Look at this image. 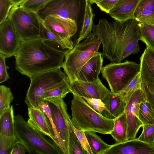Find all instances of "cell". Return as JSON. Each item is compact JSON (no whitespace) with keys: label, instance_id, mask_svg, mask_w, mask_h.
Returning <instances> with one entry per match:
<instances>
[{"label":"cell","instance_id":"obj_1","mask_svg":"<svg viewBox=\"0 0 154 154\" xmlns=\"http://www.w3.org/2000/svg\"><path fill=\"white\" fill-rule=\"evenodd\" d=\"M92 30L102 44V56L111 62L120 63L140 51V22L134 18L111 22L101 19L93 24Z\"/></svg>","mask_w":154,"mask_h":154},{"label":"cell","instance_id":"obj_2","mask_svg":"<svg viewBox=\"0 0 154 154\" xmlns=\"http://www.w3.org/2000/svg\"><path fill=\"white\" fill-rule=\"evenodd\" d=\"M39 37L22 41L14 56L15 68L30 79L43 72L62 68L67 50H60Z\"/></svg>","mask_w":154,"mask_h":154},{"label":"cell","instance_id":"obj_3","mask_svg":"<svg viewBox=\"0 0 154 154\" xmlns=\"http://www.w3.org/2000/svg\"><path fill=\"white\" fill-rule=\"evenodd\" d=\"M71 121L79 130L106 134H110L114 119L107 118L92 109L81 97L73 94Z\"/></svg>","mask_w":154,"mask_h":154},{"label":"cell","instance_id":"obj_4","mask_svg":"<svg viewBox=\"0 0 154 154\" xmlns=\"http://www.w3.org/2000/svg\"><path fill=\"white\" fill-rule=\"evenodd\" d=\"M15 136L31 154H62L63 152L51 139L32 127L20 114L14 117Z\"/></svg>","mask_w":154,"mask_h":154},{"label":"cell","instance_id":"obj_5","mask_svg":"<svg viewBox=\"0 0 154 154\" xmlns=\"http://www.w3.org/2000/svg\"><path fill=\"white\" fill-rule=\"evenodd\" d=\"M101 44L99 38L91 32L85 40L67 50L62 68L68 77L69 84L77 80L78 72L84 64L99 52Z\"/></svg>","mask_w":154,"mask_h":154},{"label":"cell","instance_id":"obj_6","mask_svg":"<svg viewBox=\"0 0 154 154\" xmlns=\"http://www.w3.org/2000/svg\"><path fill=\"white\" fill-rule=\"evenodd\" d=\"M67 77L64 72L58 68L41 73L30 78L25 100L28 107L40 109L45 100V94L60 85Z\"/></svg>","mask_w":154,"mask_h":154},{"label":"cell","instance_id":"obj_7","mask_svg":"<svg viewBox=\"0 0 154 154\" xmlns=\"http://www.w3.org/2000/svg\"><path fill=\"white\" fill-rule=\"evenodd\" d=\"M140 64L126 60L112 63L103 67L102 77L107 82L111 92L118 94L125 89L140 72Z\"/></svg>","mask_w":154,"mask_h":154},{"label":"cell","instance_id":"obj_8","mask_svg":"<svg viewBox=\"0 0 154 154\" xmlns=\"http://www.w3.org/2000/svg\"><path fill=\"white\" fill-rule=\"evenodd\" d=\"M8 18L22 41L39 37L40 18L36 12L13 6Z\"/></svg>","mask_w":154,"mask_h":154},{"label":"cell","instance_id":"obj_9","mask_svg":"<svg viewBox=\"0 0 154 154\" xmlns=\"http://www.w3.org/2000/svg\"><path fill=\"white\" fill-rule=\"evenodd\" d=\"M85 4V0H51L37 13L42 20L55 15L76 21Z\"/></svg>","mask_w":154,"mask_h":154},{"label":"cell","instance_id":"obj_10","mask_svg":"<svg viewBox=\"0 0 154 154\" xmlns=\"http://www.w3.org/2000/svg\"><path fill=\"white\" fill-rule=\"evenodd\" d=\"M47 100L50 107L52 117L60 137L64 142L69 152V140L70 127L69 123L70 116L67 105L63 98H48Z\"/></svg>","mask_w":154,"mask_h":154},{"label":"cell","instance_id":"obj_11","mask_svg":"<svg viewBox=\"0 0 154 154\" xmlns=\"http://www.w3.org/2000/svg\"><path fill=\"white\" fill-rule=\"evenodd\" d=\"M148 99L146 87L137 90L127 104L125 112L128 128V139L136 138L140 128L143 124L139 119L140 103Z\"/></svg>","mask_w":154,"mask_h":154},{"label":"cell","instance_id":"obj_12","mask_svg":"<svg viewBox=\"0 0 154 154\" xmlns=\"http://www.w3.org/2000/svg\"><path fill=\"white\" fill-rule=\"evenodd\" d=\"M42 21L50 31L73 46L74 43L71 38L77 31V25L75 20L57 15H51Z\"/></svg>","mask_w":154,"mask_h":154},{"label":"cell","instance_id":"obj_13","mask_svg":"<svg viewBox=\"0 0 154 154\" xmlns=\"http://www.w3.org/2000/svg\"><path fill=\"white\" fill-rule=\"evenodd\" d=\"M21 41L8 18L0 23V54L6 58L14 56Z\"/></svg>","mask_w":154,"mask_h":154},{"label":"cell","instance_id":"obj_14","mask_svg":"<svg viewBox=\"0 0 154 154\" xmlns=\"http://www.w3.org/2000/svg\"><path fill=\"white\" fill-rule=\"evenodd\" d=\"M101 154H154V143H149L137 138L116 143Z\"/></svg>","mask_w":154,"mask_h":154},{"label":"cell","instance_id":"obj_15","mask_svg":"<svg viewBox=\"0 0 154 154\" xmlns=\"http://www.w3.org/2000/svg\"><path fill=\"white\" fill-rule=\"evenodd\" d=\"M69 90L72 94L81 97L98 98L101 100L111 92L99 78L91 82L76 80L69 84Z\"/></svg>","mask_w":154,"mask_h":154},{"label":"cell","instance_id":"obj_16","mask_svg":"<svg viewBox=\"0 0 154 154\" xmlns=\"http://www.w3.org/2000/svg\"><path fill=\"white\" fill-rule=\"evenodd\" d=\"M140 78L147 90L154 95V51L147 47L140 57Z\"/></svg>","mask_w":154,"mask_h":154},{"label":"cell","instance_id":"obj_17","mask_svg":"<svg viewBox=\"0 0 154 154\" xmlns=\"http://www.w3.org/2000/svg\"><path fill=\"white\" fill-rule=\"evenodd\" d=\"M103 57L100 52L91 58L79 71L77 80L93 82L97 80L103 67Z\"/></svg>","mask_w":154,"mask_h":154},{"label":"cell","instance_id":"obj_18","mask_svg":"<svg viewBox=\"0 0 154 154\" xmlns=\"http://www.w3.org/2000/svg\"><path fill=\"white\" fill-rule=\"evenodd\" d=\"M141 0H120L108 13L116 20L125 21L134 18L137 8Z\"/></svg>","mask_w":154,"mask_h":154},{"label":"cell","instance_id":"obj_19","mask_svg":"<svg viewBox=\"0 0 154 154\" xmlns=\"http://www.w3.org/2000/svg\"><path fill=\"white\" fill-rule=\"evenodd\" d=\"M28 114L27 122L29 125L54 141V137L45 112L40 109L28 107Z\"/></svg>","mask_w":154,"mask_h":154},{"label":"cell","instance_id":"obj_20","mask_svg":"<svg viewBox=\"0 0 154 154\" xmlns=\"http://www.w3.org/2000/svg\"><path fill=\"white\" fill-rule=\"evenodd\" d=\"M102 101L106 108L102 115L107 118L115 119L125 112L127 104L118 94L110 92Z\"/></svg>","mask_w":154,"mask_h":154},{"label":"cell","instance_id":"obj_21","mask_svg":"<svg viewBox=\"0 0 154 154\" xmlns=\"http://www.w3.org/2000/svg\"><path fill=\"white\" fill-rule=\"evenodd\" d=\"M110 134L116 143L122 142L128 140V125L125 112L114 119L113 129Z\"/></svg>","mask_w":154,"mask_h":154},{"label":"cell","instance_id":"obj_22","mask_svg":"<svg viewBox=\"0 0 154 154\" xmlns=\"http://www.w3.org/2000/svg\"><path fill=\"white\" fill-rule=\"evenodd\" d=\"M14 117L12 105L0 115V134L7 136H15Z\"/></svg>","mask_w":154,"mask_h":154},{"label":"cell","instance_id":"obj_23","mask_svg":"<svg viewBox=\"0 0 154 154\" xmlns=\"http://www.w3.org/2000/svg\"><path fill=\"white\" fill-rule=\"evenodd\" d=\"M85 0L83 23L79 38L75 44L79 43L80 42L86 38L92 30L94 14L91 3L87 0Z\"/></svg>","mask_w":154,"mask_h":154},{"label":"cell","instance_id":"obj_24","mask_svg":"<svg viewBox=\"0 0 154 154\" xmlns=\"http://www.w3.org/2000/svg\"><path fill=\"white\" fill-rule=\"evenodd\" d=\"M40 109L45 113L50 126L54 141L62 151L64 154H69L64 142L60 138L57 128L53 119L51 109L48 101L45 100L41 104Z\"/></svg>","mask_w":154,"mask_h":154},{"label":"cell","instance_id":"obj_25","mask_svg":"<svg viewBox=\"0 0 154 154\" xmlns=\"http://www.w3.org/2000/svg\"><path fill=\"white\" fill-rule=\"evenodd\" d=\"M39 37L46 41L52 42L59 45L63 49L71 50L74 47L59 36L48 29L40 18Z\"/></svg>","mask_w":154,"mask_h":154},{"label":"cell","instance_id":"obj_26","mask_svg":"<svg viewBox=\"0 0 154 154\" xmlns=\"http://www.w3.org/2000/svg\"><path fill=\"white\" fill-rule=\"evenodd\" d=\"M95 132L85 131V133L93 154H101L111 145L106 143Z\"/></svg>","mask_w":154,"mask_h":154},{"label":"cell","instance_id":"obj_27","mask_svg":"<svg viewBox=\"0 0 154 154\" xmlns=\"http://www.w3.org/2000/svg\"><path fill=\"white\" fill-rule=\"evenodd\" d=\"M139 119L143 125L154 123V107L148 99L140 103Z\"/></svg>","mask_w":154,"mask_h":154},{"label":"cell","instance_id":"obj_28","mask_svg":"<svg viewBox=\"0 0 154 154\" xmlns=\"http://www.w3.org/2000/svg\"><path fill=\"white\" fill-rule=\"evenodd\" d=\"M143 86L139 72L128 86L118 94L127 104L135 92Z\"/></svg>","mask_w":154,"mask_h":154},{"label":"cell","instance_id":"obj_29","mask_svg":"<svg viewBox=\"0 0 154 154\" xmlns=\"http://www.w3.org/2000/svg\"><path fill=\"white\" fill-rule=\"evenodd\" d=\"M141 40L154 51V25L140 22Z\"/></svg>","mask_w":154,"mask_h":154},{"label":"cell","instance_id":"obj_30","mask_svg":"<svg viewBox=\"0 0 154 154\" xmlns=\"http://www.w3.org/2000/svg\"><path fill=\"white\" fill-rule=\"evenodd\" d=\"M69 85V80L67 76L60 85L47 91L44 94V99L53 97L64 98L70 92Z\"/></svg>","mask_w":154,"mask_h":154},{"label":"cell","instance_id":"obj_31","mask_svg":"<svg viewBox=\"0 0 154 154\" xmlns=\"http://www.w3.org/2000/svg\"><path fill=\"white\" fill-rule=\"evenodd\" d=\"M14 98L10 88L4 85L0 86V115L10 108Z\"/></svg>","mask_w":154,"mask_h":154},{"label":"cell","instance_id":"obj_32","mask_svg":"<svg viewBox=\"0 0 154 154\" xmlns=\"http://www.w3.org/2000/svg\"><path fill=\"white\" fill-rule=\"evenodd\" d=\"M19 142L15 136H7L0 134V154H11Z\"/></svg>","mask_w":154,"mask_h":154},{"label":"cell","instance_id":"obj_33","mask_svg":"<svg viewBox=\"0 0 154 154\" xmlns=\"http://www.w3.org/2000/svg\"><path fill=\"white\" fill-rule=\"evenodd\" d=\"M68 148L69 154H87L71 128L69 134Z\"/></svg>","mask_w":154,"mask_h":154},{"label":"cell","instance_id":"obj_34","mask_svg":"<svg viewBox=\"0 0 154 154\" xmlns=\"http://www.w3.org/2000/svg\"><path fill=\"white\" fill-rule=\"evenodd\" d=\"M51 0H26L20 6L23 9L37 12Z\"/></svg>","mask_w":154,"mask_h":154},{"label":"cell","instance_id":"obj_35","mask_svg":"<svg viewBox=\"0 0 154 154\" xmlns=\"http://www.w3.org/2000/svg\"><path fill=\"white\" fill-rule=\"evenodd\" d=\"M69 123L71 129L75 133L80 141L83 149L87 154H93L86 137L85 131L79 130L74 127L70 118L69 119Z\"/></svg>","mask_w":154,"mask_h":154},{"label":"cell","instance_id":"obj_36","mask_svg":"<svg viewBox=\"0 0 154 154\" xmlns=\"http://www.w3.org/2000/svg\"><path fill=\"white\" fill-rule=\"evenodd\" d=\"M142 131L137 138L139 140L149 143H154V123L143 125Z\"/></svg>","mask_w":154,"mask_h":154},{"label":"cell","instance_id":"obj_37","mask_svg":"<svg viewBox=\"0 0 154 154\" xmlns=\"http://www.w3.org/2000/svg\"><path fill=\"white\" fill-rule=\"evenodd\" d=\"M134 18L139 22L154 25V12L144 10L135 11Z\"/></svg>","mask_w":154,"mask_h":154},{"label":"cell","instance_id":"obj_38","mask_svg":"<svg viewBox=\"0 0 154 154\" xmlns=\"http://www.w3.org/2000/svg\"><path fill=\"white\" fill-rule=\"evenodd\" d=\"M82 97L90 106L100 114L102 115L103 113L106 111V108L105 104L101 99L85 97Z\"/></svg>","mask_w":154,"mask_h":154},{"label":"cell","instance_id":"obj_39","mask_svg":"<svg viewBox=\"0 0 154 154\" xmlns=\"http://www.w3.org/2000/svg\"><path fill=\"white\" fill-rule=\"evenodd\" d=\"M13 4L11 0H0V23L8 18Z\"/></svg>","mask_w":154,"mask_h":154},{"label":"cell","instance_id":"obj_40","mask_svg":"<svg viewBox=\"0 0 154 154\" xmlns=\"http://www.w3.org/2000/svg\"><path fill=\"white\" fill-rule=\"evenodd\" d=\"M5 57L0 54V83L6 81L10 79L7 72V69L9 67L5 63Z\"/></svg>","mask_w":154,"mask_h":154},{"label":"cell","instance_id":"obj_41","mask_svg":"<svg viewBox=\"0 0 154 154\" xmlns=\"http://www.w3.org/2000/svg\"><path fill=\"white\" fill-rule=\"evenodd\" d=\"M120 0H102L96 4L100 9L108 14L109 11Z\"/></svg>","mask_w":154,"mask_h":154},{"label":"cell","instance_id":"obj_42","mask_svg":"<svg viewBox=\"0 0 154 154\" xmlns=\"http://www.w3.org/2000/svg\"><path fill=\"white\" fill-rule=\"evenodd\" d=\"M142 10L154 12V0H141L135 11Z\"/></svg>","mask_w":154,"mask_h":154},{"label":"cell","instance_id":"obj_43","mask_svg":"<svg viewBox=\"0 0 154 154\" xmlns=\"http://www.w3.org/2000/svg\"><path fill=\"white\" fill-rule=\"evenodd\" d=\"M26 152L25 147L19 142L16 144L11 154H25Z\"/></svg>","mask_w":154,"mask_h":154},{"label":"cell","instance_id":"obj_44","mask_svg":"<svg viewBox=\"0 0 154 154\" xmlns=\"http://www.w3.org/2000/svg\"><path fill=\"white\" fill-rule=\"evenodd\" d=\"M146 90L147 92L148 99L152 103L154 107V95L150 93L146 88Z\"/></svg>","mask_w":154,"mask_h":154},{"label":"cell","instance_id":"obj_45","mask_svg":"<svg viewBox=\"0 0 154 154\" xmlns=\"http://www.w3.org/2000/svg\"><path fill=\"white\" fill-rule=\"evenodd\" d=\"M12 2L13 6H17L20 5L26 0H11Z\"/></svg>","mask_w":154,"mask_h":154},{"label":"cell","instance_id":"obj_46","mask_svg":"<svg viewBox=\"0 0 154 154\" xmlns=\"http://www.w3.org/2000/svg\"><path fill=\"white\" fill-rule=\"evenodd\" d=\"M91 4H92L94 3L96 4L98 2L99 0H87Z\"/></svg>","mask_w":154,"mask_h":154},{"label":"cell","instance_id":"obj_47","mask_svg":"<svg viewBox=\"0 0 154 154\" xmlns=\"http://www.w3.org/2000/svg\"><path fill=\"white\" fill-rule=\"evenodd\" d=\"M102 0H98V2H100V1H102Z\"/></svg>","mask_w":154,"mask_h":154}]
</instances>
